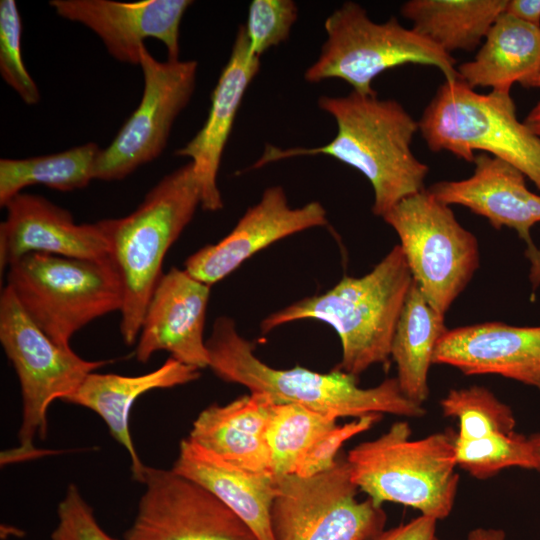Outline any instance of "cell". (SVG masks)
Masks as SVG:
<instances>
[{
  "instance_id": "obj_20",
  "label": "cell",
  "mask_w": 540,
  "mask_h": 540,
  "mask_svg": "<svg viewBox=\"0 0 540 540\" xmlns=\"http://www.w3.org/2000/svg\"><path fill=\"white\" fill-rule=\"evenodd\" d=\"M466 179L439 181L428 191L447 205H460L486 218L497 230L508 227L535 247L531 228L540 223V195L531 192L526 176L512 164L486 153L475 156Z\"/></svg>"
},
{
  "instance_id": "obj_2",
  "label": "cell",
  "mask_w": 540,
  "mask_h": 540,
  "mask_svg": "<svg viewBox=\"0 0 540 540\" xmlns=\"http://www.w3.org/2000/svg\"><path fill=\"white\" fill-rule=\"evenodd\" d=\"M209 367L220 379L264 393L275 404H297L335 418L368 414L422 417V405L408 399L396 378L371 388L358 385V377L333 369L320 373L300 366L276 369L261 361L254 345L237 331L230 317H218L206 339Z\"/></svg>"
},
{
  "instance_id": "obj_6",
  "label": "cell",
  "mask_w": 540,
  "mask_h": 540,
  "mask_svg": "<svg viewBox=\"0 0 540 540\" xmlns=\"http://www.w3.org/2000/svg\"><path fill=\"white\" fill-rule=\"evenodd\" d=\"M418 122L431 151L472 163L482 151L518 168L540 190V138L518 120L510 93L483 94L460 79L445 80Z\"/></svg>"
},
{
  "instance_id": "obj_5",
  "label": "cell",
  "mask_w": 540,
  "mask_h": 540,
  "mask_svg": "<svg viewBox=\"0 0 540 540\" xmlns=\"http://www.w3.org/2000/svg\"><path fill=\"white\" fill-rule=\"evenodd\" d=\"M411 434L410 425L398 421L356 445L346 456L351 479L377 506L397 503L443 520L453 509L459 484L456 434L445 430L415 440Z\"/></svg>"
},
{
  "instance_id": "obj_29",
  "label": "cell",
  "mask_w": 540,
  "mask_h": 540,
  "mask_svg": "<svg viewBox=\"0 0 540 540\" xmlns=\"http://www.w3.org/2000/svg\"><path fill=\"white\" fill-rule=\"evenodd\" d=\"M440 406L444 416L458 420V440L515 431L512 409L486 387L473 385L452 389L441 399Z\"/></svg>"
},
{
  "instance_id": "obj_31",
  "label": "cell",
  "mask_w": 540,
  "mask_h": 540,
  "mask_svg": "<svg viewBox=\"0 0 540 540\" xmlns=\"http://www.w3.org/2000/svg\"><path fill=\"white\" fill-rule=\"evenodd\" d=\"M22 20L14 0L0 1V73L27 105L40 100L37 84L24 65L21 51Z\"/></svg>"
},
{
  "instance_id": "obj_28",
  "label": "cell",
  "mask_w": 540,
  "mask_h": 540,
  "mask_svg": "<svg viewBox=\"0 0 540 540\" xmlns=\"http://www.w3.org/2000/svg\"><path fill=\"white\" fill-rule=\"evenodd\" d=\"M337 420L301 405L274 404L265 432L273 475L295 474L305 453Z\"/></svg>"
},
{
  "instance_id": "obj_40",
  "label": "cell",
  "mask_w": 540,
  "mask_h": 540,
  "mask_svg": "<svg viewBox=\"0 0 540 540\" xmlns=\"http://www.w3.org/2000/svg\"><path fill=\"white\" fill-rule=\"evenodd\" d=\"M528 441L536 461V470L540 472V432L529 436Z\"/></svg>"
},
{
  "instance_id": "obj_4",
  "label": "cell",
  "mask_w": 540,
  "mask_h": 540,
  "mask_svg": "<svg viewBox=\"0 0 540 540\" xmlns=\"http://www.w3.org/2000/svg\"><path fill=\"white\" fill-rule=\"evenodd\" d=\"M201 206L200 187L191 162L164 176L132 213L101 220L122 281L120 332L127 345L138 339L162 264Z\"/></svg>"
},
{
  "instance_id": "obj_22",
  "label": "cell",
  "mask_w": 540,
  "mask_h": 540,
  "mask_svg": "<svg viewBox=\"0 0 540 540\" xmlns=\"http://www.w3.org/2000/svg\"><path fill=\"white\" fill-rule=\"evenodd\" d=\"M200 370L169 357L159 368L138 376L92 372L64 401L97 413L112 437L129 454L134 480L143 482L147 466L141 461L129 429L134 402L144 393L166 389L197 380Z\"/></svg>"
},
{
  "instance_id": "obj_15",
  "label": "cell",
  "mask_w": 540,
  "mask_h": 540,
  "mask_svg": "<svg viewBox=\"0 0 540 540\" xmlns=\"http://www.w3.org/2000/svg\"><path fill=\"white\" fill-rule=\"evenodd\" d=\"M4 208L0 224V268L30 253L88 260L111 259V246L100 221L77 224L71 213L35 194L19 193Z\"/></svg>"
},
{
  "instance_id": "obj_26",
  "label": "cell",
  "mask_w": 540,
  "mask_h": 540,
  "mask_svg": "<svg viewBox=\"0 0 540 540\" xmlns=\"http://www.w3.org/2000/svg\"><path fill=\"white\" fill-rule=\"evenodd\" d=\"M505 5L506 0H410L401 14L414 31L451 54L479 47Z\"/></svg>"
},
{
  "instance_id": "obj_24",
  "label": "cell",
  "mask_w": 540,
  "mask_h": 540,
  "mask_svg": "<svg viewBox=\"0 0 540 540\" xmlns=\"http://www.w3.org/2000/svg\"><path fill=\"white\" fill-rule=\"evenodd\" d=\"M458 77L471 88L489 87L510 93L519 83L526 88L540 72V27L504 12L489 29L475 57L457 66Z\"/></svg>"
},
{
  "instance_id": "obj_30",
  "label": "cell",
  "mask_w": 540,
  "mask_h": 540,
  "mask_svg": "<svg viewBox=\"0 0 540 540\" xmlns=\"http://www.w3.org/2000/svg\"><path fill=\"white\" fill-rule=\"evenodd\" d=\"M455 458L457 466L478 480L489 479L509 467H537L528 437L515 431L473 440L455 438Z\"/></svg>"
},
{
  "instance_id": "obj_41",
  "label": "cell",
  "mask_w": 540,
  "mask_h": 540,
  "mask_svg": "<svg viewBox=\"0 0 540 540\" xmlns=\"http://www.w3.org/2000/svg\"><path fill=\"white\" fill-rule=\"evenodd\" d=\"M531 88H538L540 89V72L537 75V77L534 79V81L531 84Z\"/></svg>"
},
{
  "instance_id": "obj_25",
  "label": "cell",
  "mask_w": 540,
  "mask_h": 540,
  "mask_svg": "<svg viewBox=\"0 0 540 540\" xmlns=\"http://www.w3.org/2000/svg\"><path fill=\"white\" fill-rule=\"evenodd\" d=\"M445 315L435 310L413 281L391 346L401 392L422 405L429 395L428 373L435 347L447 332Z\"/></svg>"
},
{
  "instance_id": "obj_33",
  "label": "cell",
  "mask_w": 540,
  "mask_h": 540,
  "mask_svg": "<svg viewBox=\"0 0 540 540\" xmlns=\"http://www.w3.org/2000/svg\"><path fill=\"white\" fill-rule=\"evenodd\" d=\"M381 418V414H368L343 425L337 424L322 435L305 453L295 474L310 477L330 469L334 466L338 452L344 443L372 428Z\"/></svg>"
},
{
  "instance_id": "obj_3",
  "label": "cell",
  "mask_w": 540,
  "mask_h": 540,
  "mask_svg": "<svg viewBox=\"0 0 540 540\" xmlns=\"http://www.w3.org/2000/svg\"><path fill=\"white\" fill-rule=\"evenodd\" d=\"M412 283L403 251L395 245L366 275L345 276L325 293L270 314L260 329L265 334L297 320L325 322L341 342V361L334 369L358 377L391 358L395 329Z\"/></svg>"
},
{
  "instance_id": "obj_32",
  "label": "cell",
  "mask_w": 540,
  "mask_h": 540,
  "mask_svg": "<svg viewBox=\"0 0 540 540\" xmlns=\"http://www.w3.org/2000/svg\"><path fill=\"white\" fill-rule=\"evenodd\" d=\"M297 16L292 0H253L244 26L251 54L260 57L286 41Z\"/></svg>"
},
{
  "instance_id": "obj_34",
  "label": "cell",
  "mask_w": 540,
  "mask_h": 540,
  "mask_svg": "<svg viewBox=\"0 0 540 540\" xmlns=\"http://www.w3.org/2000/svg\"><path fill=\"white\" fill-rule=\"evenodd\" d=\"M57 525L51 540H118L99 525L78 487L70 484L57 508Z\"/></svg>"
},
{
  "instance_id": "obj_13",
  "label": "cell",
  "mask_w": 540,
  "mask_h": 540,
  "mask_svg": "<svg viewBox=\"0 0 540 540\" xmlns=\"http://www.w3.org/2000/svg\"><path fill=\"white\" fill-rule=\"evenodd\" d=\"M124 540H258L225 504L172 469L148 467Z\"/></svg>"
},
{
  "instance_id": "obj_27",
  "label": "cell",
  "mask_w": 540,
  "mask_h": 540,
  "mask_svg": "<svg viewBox=\"0 0 540 540\" xmlns=\"http://www.w3.org/2000/svg\"><path fill=\"white\" fill-rule=\"evenodd\" d=\"M101 148L94 142L49 155L0 159V206L25 187L42 184L58 191H73L94 180Z\"/></svg>"
},
{
  "instance_id": "obj_14",
  "label": "cell",
  "mask_w": 540,
  "mask_h": 540,
  "mask_svg": "<svg viewBox=\"0 0 540 540\" xmlns=\"http://www.w3.org/2000/svg\"><path fill=\"white\" fill-rule=\"evenodd\" d=\"M190 0H51L62 18L93 31L117 61L138 64L147 38L162 42L168 59H179L180 25Z\"/></svg>"
},
{
  "instance_id": "obj_18",
  "label": "cell",
  "mask_w": 540,
  "mask_h": 540,
  "mask_svg": "<svg viewBox=\"0 0 540 540\" xmlns=\"http://www.w3.org/2000/svg\"><path fill=\"white\" fill-rule=\"evenodd\" d=\"M433 364L464 375H500L540 392V326L485 322L448 329L438 341Z\"/></svg>"
},
{
  "instance_id": "obj_38",
  "label": "cell",
  "mask_w": 540,
  "mask_h": 540,
  "mask_svg": "<svg viewBox=\"0 0 540 540\" xmlns=\"http://www.w3.org/2000/svg\"><path fill=\"white\" fill-rule=\"evenodd\" d=\"M523 122L540 138V101L531 109Z\"/></svg>"
},
{
  "instance_id": "obj_7",
  "label": "cell",
  "mask_w": 540,
  "mask_h": 540,
  "mask_svg": "<svg viewBox=\"0 0 540 540\" xmlns=\"http://www.w3.org/2000/svg\"><path fill=\"white\" fill-rule=\"evenodd\" d=\"M6 285L31 320L63 347L90 322L121 311L124 300L111 259L30 253L9 265Z\"/></svg>"
},
{
  "instance_id": "obj_16",
  "label": "cell",
  "mask_w": 540,
  "mask_h": 540,
  "mask_svg": "<svg viewBox=\"0 0 540 540\" xmlns=\"http://www.w3.org/2000/svg\"><path fill=\"white\" fill-rule=\"evenodd\" d=\"M326 215L325 208L317 201L291 208L282 187H269L227 236L190 255L184 263V270L211 287L274 242L309 228L326 225Z\"/></svg>"
},
{
  "instance_id": "obj_10",
  "label": "cell",
  "mask_w": 540,
  "mask_h": 540,
  "mask_svg": "<svg viewBox=\"0 0 540 540\" xmlns=\"http://www.w3.org/2000/svg\"><path fill=\"white\" fill-rule=\"evenodd\" d=\"M0 343L12 363L21 389L22 421L16 455H32L35 436L45 439L47 411L57 399L65 400L92 372L108 361L81 358L41 330L6 285L0 296Z\"/></svg>"
},
{
  "instance_id": "obj_11",
  "label": "cell",
  "mask_w": 540,
  "mask_h": 540,
  "mask_svg": "<svg viewBox=\"0 0 540 540\" xmlns=\"http://www.w3.org/2000/svg\"><path fill=\"white\" fill-rule=\"evenodd\" d=\"M276 480L274 540H370L384 530L383 507L370 498L357 500L346 457L314 476L290 474Z\"/></svg>"
},
{
  "instance_id": "obj_36",
  "label": "cell",
  "mask_w": 540,
  "mask_h": 540,
  "mask_svg": "<svg viewBox=\"0 0 540 540\" xmlns=\"http://www.w3.org/2000/svg\"><path fill=\"white\" fill-rule=\"evenodd\" d=\"M504 13L524 23L540 27V0H506Z\"/></svg>"
},
{
  "instance_id": "obj_23",
  "label": "cell",
  "mask_w": 540,
  "mask_h": 540,
  "mask_svg": "<svg viewBox=\"0 0 540 540\" xmlns=\"http://www.w3.org/2000/svg\"><path fill=\"white\" fill-rule=\"evenodd\" d=\"M274 404L257 392L212 404L194 420L188 438L247 470L272 473L265 432Z\"/></svg>"
},
{
  "instance_id": "obj_21",
  "label": "cell",
  "mask_w": 540,
  "mask_h": 540,
  "mask_svg": "<svg viewBox=\"0 0 540 540\" xmlns=\"http://www.w3.org/2000/svg\"><path fill=\"white\" fill-rule=\"evenodd\" d=\"M171 469L212 493L258 540H274L271 509L277 495V480L272 473L247 470L189 438L181 440Z\"/></svg>"
},
{
  "instance_id": "obj_12",
  "label": "cell",
  "mask_w": 540,
  "mask_h": 540,
  "mask_svg": "<svg viewBox=\"0 0 540 540\" xmlns=\"http://www.w3.org/2000/svg\"><path fill=\"white\" fill-rule=\"evenodd\" d=\"M139 65L144 78L142 98L109 146L100 150L94 179L119 181L158 158L175 119L194 93L196 60L159 61L143 45Z\"/></svg>"
},
{
  "instance_id": "obj_8",
  "label": "cell",
  "mask_w": 540,
  "mask_h": 540,
  "mask_svg": "<svg viewBox=\"0 0 540 540\" xmlns=\"http://www.w3.org/2000/svg\"><path fill=\"white\" fill-rule=\"evenodd\" d=\"M324 27L327 39L317 60L304 74L307 82L338 78L357 93L373 95L377 93L372 81L384 71L404 64L433 66L445 80L459 79L451 54L395 17L376 23L360 4L347 1L327 17Z\"/></svg>"
},
{
  "instance_id": "obj_9",
  "label": "cell",
  "mask_w": 540,
  "mask_h": 540,
  "mask_svg": "<svg viewBox=\"0 0 540 540\" xmlns=\"http://www.w3.org/2000/svg\"><path fill=\"white\" fill-rule=\"evenodd\" d=\"M382 218L400 239L413 281L445 315L480 265L477 238L426 188L398 202Z\"/></svg>"
},
{
  "instance_id": "obj_1",
  "label": "cell",
  "mask_w": 540,
  "mask_h": 540,
  "mask_svg": "<svg viewBox=\"0 0 540 540\" xmlns=\"http://www.w3.org/2000/svg\"><path fill=\"white\" fill-rule=\"evenodd\" d=\"M318 106L336 121L337 133L330 142L313 148L267 145L252 168L298 156H330L368 179L374 192L372 212L380 217L425 189L429 168L411 150L419 122L398 101L352 91L342 97L322 96Z\"/></svg>"
},
{
  "instance_id": "obj_17",
  "label": "cell",
  "mask_w": 540,
  "mask_h": 540,
  "mask_svg": "<svg viewBox=\"0 0 540 540\" xmlns=\"http://www.w3.org/2000/svg\"><path fill=\"white\" fill-rule=\"evenodd\" d=\"M210 286L184 269L163 273L147 305L137 339L136 359L146 363L158 351L183 364L209 367L203 333Z\"/></svg>"
},
{
  "instance_id": "obj_39",
  "label": "cell",
  "mask_w": 540,
  "mask_h": 540,
  "mask_svg": "<svg viewBox=\"0 0 540 540\" xmlns=\"http://www.w3.org/2000/svg\"><path fill=\"white\" fill-rule=\"evenodd\" d=\"M529 260L531 261L530 280L534 287H537L540 284V250L531 256Z\"/></svg>"
},
{
  "instance_id": "obj_19",
  "label": "cell",
  "mask_w": 540,
  "mask_h": 540,
  "mask_svg": "<svg viewBox=\"0 0 540 540\" xmlns=\"http://www.w3.org/2000/svg\"><path fill=\"white\" fill-rule=\"evenodd\" d=\"M260 69V57L249 50L244 26H240L228 62L222 69L211 96L207 119L196 135L175 151L187 157L197 178L202 209L210 212L223 207L217 174L245 92Z\"/></svg>"
},
{
  "instance_id": "obj_35",
  "label": "cell",
  "mask_w": 540,
  "mask_h": 540,
  "mask_svg": "<svg viewBox=\"0 0 540 540\" xmlns=\"http://www.w3.org/2000/svg\"><path fill=\"white\" fill-rule=\"evenodd\" d=\"M437 520L420 515L407 523L383 530L370 540H441L437 535Z\"/></svg>"
},
{
  "instance_id": "obj_37",
  "label": "cell",
  "mask_w": 540,
  "mask_h": 540,
  "mask_svg": "<svg viewBox=\"0 0 540 540\" xmlns=\"http://www.w3.org/2000/svg\"><path fill=\"white\" fill-rule=\"evenodd\" d=\"M466 540H506L502 529L478 527L471 530Z\"/></svg>"
}]
</instances>
